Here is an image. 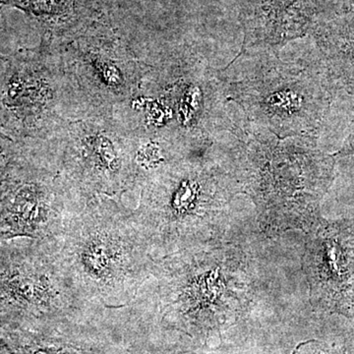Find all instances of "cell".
<instances>
[{"label": "cell", "mask_w": 354, "mask_h": 354, "mask_svg": "<svg viewBox=\"0 0 354 354\" xmlns=\"http://www.w3.org/2000/svg\"><path fill=\"white\" fill-rule=\"evenodd\" d=\"M228 153L242 194L255 205L265 234H308L335 179V158L310 137L281 138L244 118Z\"/></svg>", "instance_id": "cell-1"}, {"label": "cell", "mask_w": 354, "mask_h": 354, "mask_svg": "<svg viewBox=\"0 0 354 354\" xmlns=\"http://www.w3.org/2000/svg\"><path fill=\"white\" fill-rule=\"evenodd\" d=\"M252 297L248 256L225 241L155 258L133 300L155 304L165 329L208 344L246 315Z\"/></svg>", "instance_id": "cell-2"}, {"label": "cell", "mask_w": 354, "mask_h": 354, "mask_svg": "<svg viewBox=\"0 0 354 354\" xmlns=\"http://www.w3.org/2000/svg\"><path fill=\"white\" fill-rule=\"evenodd\" d=\"M239 194L228 155L180 157L149 179L133 214L153 258H160L225 242Z\"/></svg>", "instance_id": "cell-3"}, {"label": "cell", "mask_w": 354, "mask_h": 354, "mask_svg": "<svg viewBox=\"0 0 354 354\" xmlns=\"http://www.w3.org/2000/svg\"><path fill=\"white\" fill-rule=\"evenodd\" d=\"M283 48L241 50L227 67L216 70L218 80L249 122L281 138L318 139L337 90L318 50L285 60Z\"/></svg>", "instance_id": "cell-4"}, {"label": "cell", "mask_w": 354, "mask_h": 354, "mask_svg": "<svg viewBox=\"0 0 354 354\" xmlns=\"http://www.w3.org/2000/svg\"><path fill=\"white\" fill-rule=\"evenodd\" d=\"M50 241L77 295L92 306H127L152 272L155 258L134 214L118 203H87Z\"/></svg>", "instance_id": "cell-5"}, {"label": "cell", "mask_w": 354, "mask_h": 354, "mask_svg": "<svg viewBox=\"0 0 354 354\" xmlns=\"http://www.w3.org/2000/svg\"><path fill=\"white\" fill-rule=\"evenodd\" d=\"M102 310L77 295L50 241H0V334L51 332Z\"/></svg>", "instance_id": "cell-6"}, {"label": "cell", "mask_w": 354, "mask_h": 354, "mask_svg": "<svg viewBox=\"0 0 354 354\" xmlns=\"http://www.w3.org/2000/svg\"><path fill=\"white\" fill-rule=\"evenodd\" d=\"M304 270L316 311L354 318V220L321 218L307 234Z\"/></svg>", "instance_id": "cell-7"}, {"label": "cell", "mask_w": 354, "mask_h": 354, "mask_svg": "<svg viewBox=\"0 0 354 354\" xmlns=\"http://www.w3.org/2000/svg\"><path fill=\"white\" fill-rule=\"evenodd\" d=\"M85 205L53 198L43 174L19 153L0 192V241H51Z\"/></svg>", "instance_id": "cell-8"}, {"label": "cell", "mask_w": 354, "mask_h": 354, "mask_svg": "<svg viewBox=\"0 0 354 354\" xmlns=\"http://www.w3.org/2000/svg\"><path fill=\"white\" fill-rule=\"evenodd\" d=\"M330 0H237L242 50L279 48L310 35Z\"/></svg>", "instance_id": "cell-9"}, {"label": "cell", "mask_w": 354, "mask_h": 354, "mask_svg": "<svg viewBox=\"0 0 354 354\" xmlns=\"http://www.w3.org/2000/svg\"><path fill=\"white\" fill-rule=\"evenodd\" d=\"M337 94L354 99V0H330L310 32Z\"/></svg>", "instance_id": "cell-10"}, {"label": "cell", "mask_w": 354, "mask_h": 354, "mask_svg": "<svg viewBox=\"0 0 354 354\" xmlns=\"http://www.w3.org/2000/svg\"><path fill=\"white\" fill-rule=\"evenodd\" d=\"M88 323L38 334H0V354H102L99 344L86 337Z\"/></svg>", "instance_id": "cell-11"}, {"label": "cell", "mask_w": 354, "mask_h": 354, "mask_svg": "<svg viewBox=\"0 0 354 354\" xmlns=\"http://www.w3.org/2000/svg\"><path fill=\"white\" fill-rule=\"evenodd\" d=\"M293 354H354V337L344 342L309 341L300 344Z\"/></svg>", "instance_id": "cell-12"}, {"label": "cell", "mask_w": 354, "mask_h": 354, "mask_svg": "<svg viewBox=\"0 0 354 354\" xmlns=\"http://www.w3.org/2000/svg\"><path fill=\"white\" fill-rule=\"evenodd\" d=\"M188 341L181 344H172L167 348H158L144 354H220L218 351H212L208 348V344H200L187 337Z\"/></svg>", "instance_id": "cell-13"}, {"label": "cell", "mask_w": 354, "mask_h": 354, "mask_svg": "<svg viewBox=\"0 0 354 354\" xmlns=\"http://www.w3.org/2000/svg\"><path fill=\"white\" fill-rule=\"evenodd\" d=\"M18 153H19L15 152L11 149H7L0 142V192H1L2 187H3L6 179L8 178L9 174H10Z\"/></svg>", "instance_id": "cell-14"}, {"label": "cell", "mask_w": 354, "mask_h": 354, "mask_svg": "<svg viewBox=\"0 0 354 354\" xmlns=\"http://www.w3.org/2000/svg\"><path fill=\"white\" fill-rule=\"evenodd\" d=\"M335 158H354V120L351 127L348 138L342 145L341 150L335 153Z\"/></svg>", "instance_id": "cell-15"}, {"label": "cell", "mask_w": 354, "mask_h": 354, "mask_svg": "<svg viewBox=\"0 0 354 354\" xmlns=\"http://www.w3.org/2000/svg\"></svg>", "instance_id": "cell-16"}]
</instances>
